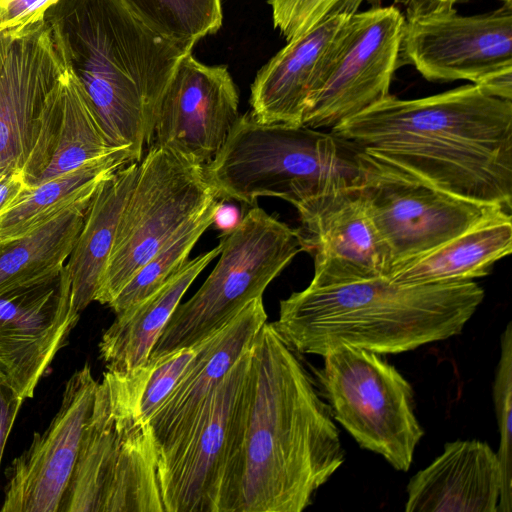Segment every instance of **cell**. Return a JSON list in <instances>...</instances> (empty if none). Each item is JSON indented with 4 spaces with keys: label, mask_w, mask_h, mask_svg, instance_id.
<instances>
[{
    "label": "cell",
    "mask_w": 512,
    "mask_h": 512,
    "mask_svg": "<svg viewBox=\"0 0 512 512\" xmlns=\"http://www.w3.org/2000/svg\"><path fill=\"white\" fill-rule=\"evenodd\" d=\"M323 357L315 373L333 419L360 447L408 471L424 435L410 383L380 354L359 347L339 346Z\"/></svg>",
    "instance_id": "ba28073f"
},
{
    "label": "cell",
    "mask_w": 512,
    "mask_h": 512,
    "mask_svg": "<svg viewBox=\"0 0 512 512\" xmlns=\"http://www.w3.org/2000/svg\"><path fill=\"white\" fill-rule=\"evenodd\" d=\"M241 217L236 206L226 204L224 200L219 199L215 207L212 225L221 230L222 234L228 233L237 227Z\"/></svg>",
    "instance_id": "8d00e7d4"
},
{
    "label": "cell",
    "mask_w": 512,
    "mask_h": 512,
    "mask_svg": "<svg viewBox=\"0 0 512 512\" xmlns=\"http://www.w3.org/2000/svg\"><path fill=\"white\" fill-rule=\"evenodd\" d=\"M400 59L429 81L468 80L482 88L512 71V0L483 14L453 9L405 20Z\"/></svg>",
    "instance_id": "7c38bea8"
},
{
    "label": "cell",
    "mask_w": 512,
    "mask_h": 512,
    "mask_svg": "<svg viewBox=\"0 0 512 512\" xmlns=\"http://www.w3.org/2000/svg\"><path fill=\"white\" fill-rule=\"evenodd\" d=\"M97 381L89 364L65 384L48 428L34 433L29 448L6 469L2 512H59L78 457Z\"/></svg>",
    "instance_id": "e0dca14e"
},
{
    "label": "cell",
    "mask_w": 512,
    "mask_h": 512,
    "mask_svg": "<svg viewBox=\"0 0 512 512\" xmlns=\"http://www.w3.org/2000/svg\"><path fill=\"white\" fill-rule=\"evenodd\" d=\"M351 16L330 18L287 42L257 72L249 98L250 114L256 121L303 125L309 99Z\"/></svg>",
    "instance_id": "7402d4cb"
},
{
    "label": "cell",
    "mask_w": 512,
    "mask_h": 512,
    "mask_svg": "<svg viewBox=\"0 0 512 512\" xmlns=\"http://www.w3.org/2000/svg\"><path fill=\"white\" fill-rule=\"evenodd\" d=\"M119 1L151 31L190 51L223 22L221 0Z\"/></svg>",
    "instance_id": "83f0119b"
},
{
    "label": "cell",
    "mask_w": 512,
    "mask_h": 512,
    "mask_svg": "<svg viewBox=\"0 0 512 512\" xmlns=\"http://www.w3.org/2000/svg\"><path fill=\"white\" fill-rule=\"evenodd\" d=\"M500 461L479 440L448 442L443 452L407 485L406 512H498Z\"/></svg>",
    "instance_id": "44dd1931"
},
{
    "label": "cell",
    "mask_w": 512,
    "mask_h": 512,
    "mask_svg": "<svg viewBox=\"0 0 512 512\" xmlns=\"http://www.w3.org/2000/svg\"><path fill=\"white\" fill-rule=\"evenodd\" d=\"M331 132L441 190L512 211V100L475 84L410 100L390 94Z\"/></svg>",
    "instance_id": "7a4b0ae2"
},
{
    "label": "cell",
    "mask_w": 512,
    "mask_h": 512,
    "mask_svg": "<svg viewBox=\"0 0 512 512\" xmlns=\"http://www.w3.org/2000/svg\"><path fill=\"white\" fill-rule=\"evenodd\" d=\"M297 211L304 251L314 257L309 286L387 278L389 252L358 186L314 197Z\"/></svg>",
    "instance_id": "ac0fdd59"
},
{
    "label": "cell",
    "mask_w": 512,
    "mask_h": 512,
    "mask_svg": "<svg viewBox=\"0 0 512 512\" xmlns=\"http://www.w3.org/2000/svg\"><path fill=\"white\" fill-rule=\"evenodd\" d=\"M66 71L45 19L0 31V176L23 169L46 99Z\"/></svg>",
    "instance_id": "4fadbf2b"
},
{
    "label": "cell",
    "mask_w": 512,
    "mask_h": 512,
    "mask_svg": "<svg viewBox=\"0 0 512 512\" xmlns=\"http://www.w3.org/2000/svg\"><path fill=\"white\" fill-rule=\"evenodd\" d=\"M90 202L61 213L25 236L0 242V294L53 278L62 271Z\"/></svg>",
    "instance_id": "4316f807"
},
{
    "label": "cell",
    "mask_w": 512,
    "mask_h": 512,
    "mask_svg": "<svg viewBox=\"0 0 512 512\" xmlns=\"http://www.w3.org/2000/svg\"><path fill=\"white\" fill-rule=\"evenodd\" d=\"M265 322L267 314L262 297H258L221 330L199 343L186 371L149 421L159 451L186 430Z\"/></svg>",
    "instance_id": "ffe728a7"
},
{
    "label": "cell",
    "mask_w": 512,
    "mask_h": 512,
    "mask_svg": "<svg viewBox=\"0 0 512 512\" xmlns=\"http://www.w3.org/2000/svg\"><path fill=\"white\" fill-rule=\"evenodd\" d=\"M22 170L0 176V216L15 206L28 192Z\"/></svg>",
    "instance_id": "e575fe53"
},
{
    "label": "cell",
    "mask_w": 512,
    "mask_h": 512,
    "mask_svg": "<svg viewBox=\"0 0 512 512\" xmlns=\"http://www.w3.org/2000/svg\"><path fill=\"white\" fill-rule=\"evenodd\" d=\"M44 19L111 146L140 162L164 92L192 51L151 31L119 0H58Z\"/></svg>",
    "instance_id": "3957f363"
},
{
    "label": "cell",
    "mask_w": 512,
    "mask_h": 512,
    "mask_svg": "<svg viewBox=\"0 0 512 512\" xmlns=\"http://www.w3.org/2000/svg\"><path fill=\"white\" fill-rule=\"evenodd\" d=\"M220 259L198 291L179 303L149 358L192 347L227 325L246 304L262 297L267 286L301 251L293 229L251 206L237 227L221 234Z\"/></svg>",
    "instance_id": "52a82bcc"
},
{
    "label": "cell",
    "mask_w": 512,
    "mask_h": 512,
    "mask_svg": "<svg viewBox=\"0 0 512 512\" xmlns=\"http://www.w3.org/2000/svg\"><path fill=\"white\" fill-rule=\"evenodd\" d=\"M198 346L199 344L148 358L150 368L140 400V414L143 420L150 421L186 371Z\"/></svg>",
    "instance_id": "1f68e13d"
},
{
    "label": "cell",
    "mask_w": 512,
    "mask_h": 512,
    "mask_svg": "<svg viewBox=\"0 0 512 512\" xmlns=\"http://www.w3.org/2000/svg\"><path fill=\"white\" fill-rule=\"evenodd\" d=\"M118 149L109 143L82 86L67 67L44 104L35 144L22 169L32 188Z\"/></svg>",
    "instance_id": "d6986e66"
},
{
    "label": "cell",
    "mask_w": 512,
    "mask_h": 512,
    "mask_svg": "<svg viewBox=\"0 0 512 512\" xmlns=\"http://www.w3.org/2000/svg\"><path fill=\"white\" fill-rule=\"evenodd\" d=\"M365 0H266L272 20L287 42L306 34L324 21L357 13Z\"/></svg>",
    "instance_id": "4dcf8cb0"
},
{
    "label": "cell",
    "mask_w": 512,
    "mask_h": 512,
    "mask_svg": "<svg viewBox=\"0 0 512 512\" xmlns=\"http://www.w3.org/2000/svg\"><path fill=\"white\" fill-rule=\"evenodd\" d=\"M221 243L187 260L153 294L119 314L99 342L108 371L126 372L144 365L172 313L202 270L220 255Z\"/></svg>",
    "instance_id": "603a6c76"
},
{
    "label": "cell",
    "mask_w": 512,
    "mask_h": 512,
    "mask_svg": "<svg viewBox=\"0 0 512 512\" xmlns=\"http://www.w3.org/2000/svg\"><path fill=\"white\" fill-rule=\"evenodd\" d=\"M149 362L97 383L59 512H164L159 447L140 414Z\"/></svg>",
    "instance_id": "5b68a950"
},
{
    "label": "cell",
    "mask_w": 512,
    "mask_h": 512,
    "mask_svg": "<svg viewBox=\"0 0 512 512\" xmlns=\"http://www.w3.org/2000/svg\"><path fill=\"white\" fill-rule=\"evenodd\" d=\"M218 199L204 167L150 146L122 211L95 301L108 305L177 232Z\"/></svg>",
    "instance_id": "9c48e42d"
},
{
    "label": "cell",
    "mask_w": 512,
    "mask_h": 512,
    "mask_svg": "<svg viewBox=\"0 0 512 512\" xmlns=\"http://www.w3.org/2000/svg\"><path fill=\"white\" fill-rule=\"evenodd\" d=\"M24 400L0 380V464L4 448Z\"/></svg>",
    "instance_id": "836d02e7"
},
{
    "label": "cell",
    "mask_w": 512,
    "mask_h": 512,
    "mask_svg": "<svg viewBox=\"0 0 512 512\" xmlns=\"http://www.w3.org/2000/svg\"><path fill=\"white\" fill-rule=\"evenodd\" d=\"M359 152L332 132L260 123L247 112L204 170L220 200L251 207L260 197H276L297 209L314 197L359 186Z\"/></svg>",
    "instance_id": "8992f818"
},
{
    "label": "cell",
    "mask_w": 512,
    "mask_h": 512,
    "mask_svg": "<svg viewBox=\"0 0 512 512\" xmlns=\"http://www.w3.org/2000/svg\"><path fill=\"white\" fill-rule=\"evenodd\" d=\"M500 358L493 383L500 444L497 455L502 470V489L498 512L512 510V324L509 322L500 339Z\"/></svg>",
    "instance_id": "f546056e"
},
{
    "label": "cell",
    "mask_w": 512,
    "mask_h": 512,
    "mask_svg": "<svg viewBox=\"0 0 512 512\" xmlns=\"http://www.w3.org/2000/svg\"><path fill=\"white\" fill-rule=\"evenodd\" d=\"M130 162H134L130 152L118 149L29 188L15 206L0 216V242L25 236L61 213L90 202L103 180Z\"/></svg>",
    "instance_id": "484cf974"
},
{
    "label": "cell",
    "mask_w": 512,
    "mask_h": 512,
    "mask_svg": "<svg viewBox=\"0 0 512 512\" xmlns=\"http://www.w3.org/2000/svg\"><path fill=\"white\" fill-rule=\"evenodd\" d=\"M359 168L358 188L388 249L390 271L504 210L455 196L362 150Z\"/></svg>",
    "instance_id": "30bf717a"
},
{
    "label": "cell",
    "mask_w": 512,
    "mask_h": 512,
    "mask_svg": "<svg viewBox=\"0 0 512 512\" xmlns=\"http://www.w3.org/2000/svg\"><path fill=\"white\" fill-rule=\"evenodd\" d=\"M344 461L329 405L265 322L230 417L215 512H301Z\"/></svg>",
    "instance_id": "6da1fadb"
},
{
    "label": "cell",
    "mask_w": 512,
    "mask_h": 512,
    "mask_svg": "<svg viewBox=\"0 0 512 512\" xmlns=\"http://www.w3.org/2000/svg\"><path fill=\"white\" fill-rule=\"evenodd\" d=\"M58 0H0V31L44 19Z\"/></svg>",
    "instance_id": "d6a6232c"
},
{
    "label": "cell",
    "mask_w": 512,
    "mask_h": 512,
    "mask_svg": "<svg viewBox=\"0 0 512 512\" xmlns=\"http://www.w3.org/2000/svg\"><path fill=\"white\" fill-rule=\"evenodd\" d=\"M483 299L475 281L404 285L377 277L294 292L271 324L299 354L323 357L343 345L398 354L459 335Z\"/></svg>",
    "instance_id": "277c9868"
},
{
    "label": "cell",
    "mask_w": 512,
    "mask_h": 512,
    "mask_svg": "<svg viewBox=\"0 0 512 512\" xmlns=\"http://www.w3.org/2000/svg\"><path fill=\"white\" fill-rule=\"evenodd\" d=\"M218 200L211 202L198 216L181 228L133 275L108 304L115 314L153 294L188 260L201 235L212 225Z\"/></svg>",
    "instance_id": "f1b7e54d"
},
{
    "label": "cell",
    "mask_w": 512,
    "mask_h": 512,
    "mask_svg": "<svg viewBox=\"0 0 512 512\" xmlns=\"http://www.w3.org/2000/svg\"><path fill=\"white\" fill-rule=\"evenodd\" d=\"M248 365L249 349L204 401L186 430L159 451L164 512H215L228 425Z\"/></svg>",
    "instance_id": "9a60e30c"
},
{
    "label": "cell",
    "mask_w": 512,
    "mask_h": 512,
    "mask_svg": "<svg viewBox=\"0 0 512 512\" xmlns=\"http://www.w3.org/2000/svg\"><path fill=\"white\" fill-rule=\"evenodd\" d=\"M405 17L395 6L353 14L324 65L303 125L334 128L387 98Z\"/></svg>",
    "instance_id": "8fae6325"
},
{
    "label": "cell",
    "mask_w": 512,
    "mask_h": 512,
    "mask_svg": "<svg viewBox=\"0 0 512 512\" xmlns=\"http://www.w3.org/2000/svg\"><path fill=\"white\" fill-rule=\"evenodd\" d=\"M138 166L139 162H130L105 178L85 212L82 228L65 263L78 314L95 301Z\"/></svg>",
    "instance_id": "d4e9b609"
},
{
    "label": "cell",
    "mask_w": 512,
    "mask_h": 512,
    "mask_svg": "<svg viewBox=\"0 0 512 512\" xmlns=\"http://www.w3.org/2000/svg\"><path fill=\"white\" fill-rule=\"evenodd\" d=\"M239 93L226 65L187 53L161 100L150 146L166 147L206 167L239 117Z\"/></svg>",
    "instance_id": "2e32d148"
},
{
    "label": "cell",
    "mask_w": 512,
    "mask_h": 512,
    "mask_svg": "<svg viewBox=\"0 0 512 512\" xmlns=\"http://www.w3.org/2000/svg\"><path fill=\"white\" fill-rule=\"evenodd\" d=\"M512 251L511 213L498 210L434 249L394 267L387 278L421 285L474 281Z\"/></svg>",
    "instance_id": "cb8c5ba5"
},
{
    "label": "cell",
    "mask_w": 512,
    "mask_h": 512,
    "mask_svg": "<svg viewBox=\"0 0 512 512\" xmlns=\"http://www.w3.org/2000/svg\"><path fill=\"white\" fill-rule=\"evenodd\" d=\"M64 266L55 277L0 294V380L24 401L79 320Z\"/></svg>",
    "instance_id": "5bb4252c"
},
{
    "label": "cell",
    "mask_w": 512,
    "mask_h": 512,
    "mask_svg": "<svg viewBox=\"0 0 512 512\" xmlns=\"http://www.w3.org/2000/svg\"><path fill=\"white\" fill-rule=\"evenodd\" d=\"M376 2L378 0H370ZM464 0H394L405 8V20H415L455 9Z\"/></svg>",
    "instance_id": "d590c367"
}]
</instances>
